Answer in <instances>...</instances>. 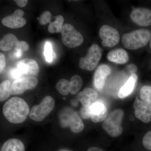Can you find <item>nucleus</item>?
<instances>
[{"label": "nucleus", "instance_id": "nucleus-1", "mask_svg": "<svg viewBox=\"0 0 151 151\" xmlns=\"http://www.w3.org/2000/svg\"><path fill=\"white\" fill-rule=\"evenodd\" d=\"M3 112L6 119L13 124H20L24 122L29 112V107L23 99L12 97L5 103Z\"/></svg>", "mask_w": 151, "mask_h": 151}, {"label": "nucleus", "instance_id": "nucleus-2", "mask_svg": "<svg viewBox=\"0 0 151 151\" xmlns=\"http://www.w3.org/2000/svg\"><path fill=\"white\" fill-rule=\"evenodd\" d=\"M151 32L149 30H135L122 37V43L129 50H137L145 47L150 40Z\"/></svg>", "mask_w": 151, "mask_h": 151}, {"label": "nucleus", "instance_id": "nucleus-3", "mask_svg": "<svg viewBox=\"0 0 151 151\" xmlns=\"http://www.w3.org/2000/svg\"><path fill=\"white\" fill-rule=\"evenodd\" d=\"M124 112L121 109H116L111 112L103 122L102 127L105 132L113 137H119L123 133L122 123Z\"/></svg>", "mask_w": 151, "mask_h": 151}, {"label": "nucleus", "instance_id": "nucleus-4", "mask_svg": "<svg viewBox=\"0 0 151 151\" xmlns=\"http://www.w3.org/2000/svg\"><path fill=\"white\" fill-rule=\"evenodd\" d=\"M60 124L63 128L69 127L71 132L78 133L83 131L84 124L77 112L70 108L63 109L59 115Z\"/></svg>", "mask_w": 151, "mask_h": 151}, {"label": "nucleus", "instance_id": "nucleus-5", "mask_svg": "<svg viewBox=\"0 0 151 151\" xmlns=\"http://www.w3.org/2000/svg\"><path fill=\"white\" fill-rule=\"evenodd\" d=\"M55 105L54 99L51 96H46L44 97L40 104L32 107L29 113L30 118L35 122H41L53 110Z\"/></svg>", "mask_w": 151, "mask_h": 151}, {"label": "nucleus", "instance_id": "nucleus-6", "mask_svg": "<svg viewBox=\"0 0 151 151\" xmlns=\"http://www.w3.org/2000/svg\"><path fill=\"white\" fill-rule=\"evenodd\" d=\"M60 33L63 43L69 48H75L83 43V36L72 25H63Z\"/></svg>", "mask_w": 151, "mask_h": 151}, {"label": "nucleus", "instance_id": "nucleus-7", "mask_svg": "<svg viewBox=\"0 0 151 151\" xmlns=\"http://www.w3.org/2000/svg\"><path fill=\"white\" fill-rule=\"evenodd\" d=\"M102 56L101 49L98 45L94 44L90 47L84 57L79 60V67L83 70L91 71L94 70Z\"/></svg>", "mask_w": 151, "mask_h": 151}, {"label": "nucleus", "instance_id": "nucleus-8", "mask_svg": "<svg viewBox=\"0 0 151 151\" xmlns=\"http://www.w3.org/2000/svg\"><path fill=\"white\" fill-rule=\"evenodd\" d=\"M38 83V80L35 76H26L17 79L12 83L11 94L18 95L22 94L27 90L34 88Z\"/></svg>", "mask_w": 151, "mask_h": 151}, {"label": "nucleus", "instance_id": "nucleus-9", "mask_svg": "<svg viewBox=\"0 0 151 151\" xmlns=\"http://www.w3.org/2000/svg\"><path fill=\"white\" fill-rule=\"evenodd\" d=\"M99 35L103 40V46L106 47H113L118 44L120 40V35L118 31L107 25H104L100 27Z\"/></svg>", "mask_w": 151, "mask_h": 151}, {"label": "nucleus", "instance_id": "nucleus-10", "mask_svg": "<svg viewBox=\"0 0 151 151\" xmlns=\"http://www.w3.org/2000/svg\"><path fill=\"white\" fill-rule=\"evenodd\" d=\"M135 115L137 119L145 123L151 121V104L144 103L136 97L134 103Z\"/></svg>", "mask_w": 151, "mask_h": 151}, {"label": "nucleus", "instance_id": "nucleus-11", "mask_svg": "<svg viewBox=\"0 0 151 151\" xmlns=\"http://www.w3.org/2000/svg\"><path fill=\"white\" fill-rule=\"evenodd\" d=\"M131 19L141 26L151 25V10L144 8L134 9L130 15Z\"/></svg>", "mask_w": 151, "mask_h": 151}, {"label": "nucleus", "instance_id": "nucleus-12", "mask_svg": "<svg viewBox=\"0 0 151 151\" xmlns=\"http://www.w3.org/2000/svg\"><path fill=\"white\" fill-rule=\"evenodd\" d=\"M24 12L21 9H17L10 15L5 17L1 20L5 26L12 29H17L23 27L26 24V21L23 16Z\"/></svg>", "mask_w": 151, "mask_h": 151}, {"label": "nucleus", "instance_id": "nucleus-13", "mask_svg": "<svg viewBox=\"0 0 151 151\" xmlns=\"http://www.w3.org/2000/svg\"><path fill=\"white\" fill-rule=\"evenodd\" d=\"M17 67L25 76H34L39 72L40 68L37 63L30 58L21 60L17 63Z\"/></svg>", "mask_w": 151, "mask_h": 151}, {"label": "nucleus", "instance_id": "nucleus-14", "mask_svg": "<svg viewBox=\"0 0 151 151\" xmlns=\"http://www.w3.org/2000/svg\"><path fill=\"white\" fill-rule=\"evenodd\" d=\"M111 68L106 65H100L95 71L94 76V87L98 91H102L105 86L106 79L111 74Z\"/></svg>", "mask_w": 151, "mask_h": 151}, {"label": "nucleus", "instance_id": "nucleus-15", "mask_svg": "<svg viewBox=\"0 0 151 151\" xmlns=\"http://www.w3.org/2000/svg\"><path fill=\"white\" fill-rule=\"evenodd\" d=\"M108 116V110L103 103L95 102L90 107V118L94 123H99L105 121Z\"/></svg>", "mask_w": 151, "mask_h": 151}, {"label": "nucleus", "instance_id": "nucleus-16", "mask_svg": "<svg viewBox=\"0 0 151 151\" xmlns=\"http://www.w3.org/2000/svg\"><path fill=\"white\" fill-rule=\"evenodd\" d=\"M98 94L96 90L91 88H85L77 95V99L84 107H90L96 102Z\"/></svg>", "mask_w": 151, "mask_h": 151}, {"label": "nucleus", "instance_id": "nucleus-17", "mask_svg": "<svg viewBox=\"0 0 151 151\" xmlns=\"http://www.w3.org/2000/svg\"><path fill=\"white\" fill-rule=\"evenodd\" d=\"M107 58L111 62L118 64H125L129 60V55L125 50L116 49L109 52L107 55Z\"/></svg>", "mask_w": 151, "mask_h": 151}, {"label": "nucleus", "instance_id": "nucleus-18", "mask_svg": "<svg viewBox=\"0 0 151 151\" xmlns=\"http://www.w3.org/2000/svg\"><path fill=\"white\" fill-rule=\"evenodd\" d=\"M138 77L135 73L132 74L126 83L119 89L118 96L121 99L126 98L132 94L137 81Z\"/></svg>", "mask_w": 151, "mask_h": 151}, {"label": "nucleus", "instance_id": "nucleus-19", "mask_svg": "<svg viewBox=\"0 0 151 151\" xmlns=\"http://www.w3.org/2000/svg\"><path fill=\"white\" fill-rule=\"evenodd\" d=\"M1 151H25V147L20 140L10 139L4 143Z\"/></svg>", "mask_w": 151, "mask_h": 151}, {"label": "nucleus", "instance_id": "nucleus-20", "mask_svg": "<svg viewBox=\"0 0 151 151\" xmlns=\"http://www.w3.org/2000/svg\"><path fill=\"white\" fill-rule=\"evenodd\" d=\"M18 40L17 38L14 35L10 33L6 34L0 41V49L4 51L11 50Z\"/></svg>", "mask_w": 151, "mask_h": 151}, {"label": "nucleus", "instance_id": "nucleus-21", "mask_svg": "<svg viewBox=\"0 0 151 151\" xmlns=\"http://www.w3.org/2000/svg\"><path fill=\"white\" fill-rule=\"evenodd\" d=\"M64 18L59 15L55 17V20L50 24L48 27L49 32L50 33L60 32L63 27Z\"/></svg>", "mask_w": 151, "mask_h": 151}, {"label": "nucleus", "instance_id": "nucleus-22", "mask_svg": "<svg viewBox=\"0 0 151 151\" xmlns=\"http://www.w3.org/2000/svg\"><path fill=\"white\" fill-rule=\"evenodd\" d=\"M70 93L72 94H76L79 92L83 84V81L79 75L73 76L70 79Z\"/></svg>", "mask_w": 151, "mask_h": 151}, {"label": "nucleus", "instance_id": "nucleus-23", "mask_svg": "<svg viewBox=\"0 0 151 151\" xmlns=\"http://www.w3.org/2000/svg\"><path fill=\"white\" fill-rule=\"evenodd\" d=\"M11 81L9 80L3 81L0 84V101H4L10 96L11 88L12 86Z\"/></svg>", "mask_w": 151, "mask_h": 151}, {"label": "nucleus", "instance_id": "nucleus-24", "mask_svg": "<svg viewBox=\"0 0 151 151\" xmlns=\"http://www.w3.org/2000/svg\"><path fill=\"white\" fill-rule=\"evenodd\" d=\"M70 81L65 79H61L56 84L57 90L63 95H67L70 92Z\"/></svg>", "mask_w": 151, "mask_h": 151}, {"label": "nucleus", "instance_id": "nucleus-25", "mask_svg": "<svg viewBox=\"0 0 151 151\" xmlns=\"http://www.w3.org/2000/svg\"><path fill=\"white\" fill-rule=\"evenodd\" d=\"M140 100L144 103L151 104V86H143L140 91Z\"/></svg>", "mask_w": 151, "mask_h": 151}, {"label": "nucleus", "instance_id": "nucleus-26", "mask_svg": "<svg viewBox=\"0 0 151 151\" xmlns=\"http://www.w3.org/2000/svg\"><path fill=\"white\" fill-rule=\"evenodd\" d=\"M55 53L52 50V46L51 44L47 42L45 46V56L46 61L48 62H51L55 58Z\"/></svg>", "mask_w": 151, "mask_h": 151}, {"label": "nucleus", "instance_id": "nucleus-27", "mask_svg": "<svg viewBox=\"0 0 151 151\" xmlns=\"http://www.w3.org/2000/svg\"><path fill=\"white\" fill-rule=\"evenodd\" d=\"M52 14L49 11H45L38 19L39 22L42 25H45L51 21Z\"/></svg>", "mask_w": 151, "mask_h": 151}, {"label": "nucleus", "instance_id": "nucleus-28", "mask_svg": "<svg viewBox=\"0 0 151 151\" xmlns=\"http://www.w3.org/2000/svg\"><path fill=\"white\" fill-rule=\"evenodd\" d=\"M14 48L16 51L22 52L27 51L29 49V45L24 41L18 40L14 45Z\"/></svg>", "mask_w": 151, "mask_h": 151}, {"label": "nucleus", "instance_id": "nucleus-29", "mask_svg": "<svg viewBox=\"0 0 151 151\" xmlns=\"http://www.w3.org/2000/svg\"><path fill=\"white\" fill-rule=\"evenodd\" d=\"M142 143L145 148L151 151V131L146 133L143 137Z\"/></svg>", "mask_w": 151, "mask_h": 151}, {"label": "nucleus", "instance_id": "nucleus-30", "mask_svg": "<svg viewBox=\"0 0 151 151\" xmlns=\"http://www.w3.org/2000/svg\"><path fill=\"white\" fill-rule=\"evenodd\" d=\"M10 76L12 78L15 80L24 77L23 73L18 68H12L10 71Z\"/></svg>", "mask_w": 151, "mask_h": 151}, {"label": "nucleus", "instance_id": "nucleus-31", "mask_svg": "<svg viewBox=\"0 0 151 151\" xmlns=\"http://www.w3.org/2000/svg\"><path fill=\"white\" fill-rule=\"evenodd\" d=\"M90 107L82 106L80 111L81 118L84 119H87L90 118Z\"/></svg>", "mask_w": 151, "mask_h": 151}, {"label": "nucleus", "instance_id": "nucleus-32", "mask_svg": "<svg viewBox=\"0 0 151 151\" xmlns=\"http://www.w3.org/2000/svg\"><path fill=\"white\" fill-rule=\"evenodd\" d=\"M6 65V59L4 55L2 53H0V72L2 73Z\"/></svg>", "mask_w": 151, "mask_h": 151}, {"label": "nucleus", "instance_id": "nucleus-33", "mask_svg": "<svg viewBox=\"0 0 151 151\" xmlns=\"http://www.w3.org/2000/svg\"><path fill=\"white\" fill-rule=\"evenodd\" d=\"M126 69L129 73H131V75L135 73V72H137V70L136 65L133 64H129V65H127L126 67Z\"/></svg>", "mask_w": 151, "mask_h": 151}, {"label": "nucleus", "instance_id": "nucleus-34", "mask_svg": "<svg viewBox=\"0 0 151 151\" xmlns=\"http://www.w3.org/2000/svg\"><path fill=\"white\" fill-rule=\"evenodd\" d=\"M15 2L20 7H24L27 5L28 1L27 0H16Z\"/></svg>", "mask_w": 151, "mask_h": 151}, {"label": "nucleus", "instance_id": "nucleus-35", "mask_svg": "<svg viewBox=\"0 0 151 151\" xmlns=\"http://www.w3.org/2000/svg\"><path fill=\"white\" fill-rule=\"evenodd\" d=\"M87 151H104L102 149L97 147H90L87 150Z\"/></svg>", "mask_w": 151, "mask_h": 151}, {"label": "nucleus", "instance_id": "nucleus-36", "mask_svg": "<svg viewBox=\"0 0 151 151\" xmlns=\"http://www.w3.org/2000/svg\"><path fill=\"white\" fill-rule=\"evenodd\" d=\"M16 52L15 53V56L17 58H19L22 56V52L21 51H16Z\"/></svg>", "mask_w": 151, "mask_h": 151}, {"label": "nucleus", "instance_id": "nucleus-37", "mask_svg": "<svg viewBox=\"0 0 151 151\" xmlns=\"http://www.w3.org/2000/svg\"><path fill=\"white\" fill-rule=\"evenodd\" d=\"M150 48L151 49V37L150 38Z\"/></svg>", "mask_w": 151, "mask_h": 151}, {"label": "nucleus", "instance_id": "nucleus-38", "mask_svg": "<svg viewBox=\"0 0 151 151\" xmlns=\"http://www.w3.org/2000/svg\"></svg>", "mask_w": 151, "mask_h": 151}]
</instances>
